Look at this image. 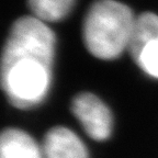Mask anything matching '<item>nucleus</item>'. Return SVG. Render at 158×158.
I'll return each instance as SVG.
<instances>
[{
  "label": "nucleus",
  "mask_w": 158,
  "mask_h": 158,
  "mask_svg": "<svg viewBox=\"0 0 158 158\" xmlns=\"http://www.w3.org/2000/svg\"><path fill=\"white\" fill-rule=\"evenodd\" d=\"M56 37L45 22L21 17L10 29L1 56V86L21 110L40 106L52 84Z\"/></svg>",
  "instance_id": "1"
},
{
  "label": "nucleus",
  "mask_w": 158,
  "mask_h": 158,
  "mask_svg": "<svg viewBox=\"0 0 158 158\" xmlns=\"http://www.w3.org/2000/svg\"><path fill=\"white\" fill-rule=\"evenodd\" d=\"M135 22L126 5L116 0H97L89 8L82 25L87 49L99 59L118 58L128 48Z\"/></svg>",
  "instance_id": "2"
},
{
  "label": "nucleus",
  "mask_w": 158,
  "mask_h": 158,
  "mask_svg": "<svg viewBox=\"0 0 158 158\" xmlns=\"http://www.w3.org/2000/svg\"><path fill=\"white\" fill-rule=\"evenodd\" d=\"M128 53L146 75L158 79V15L144 12L136 18Z\"/></svg>",
  "instance_id": "3"
},
{
  "label": "nucleus",
  "mask_w": 158,
  "mask_h": 158,
  "mask_svg": "<svg viewBox=\"0 0 158 158\" xmlns=\"http://www.w3.org/2000/svg\"><path fill=\"white\" fill-rule=\"evenodd\" d=\"M70 108L92 139L101 142L110 137L113 124L112 114L101 99L90 92H80L74 97Z\"/></svg>",
  "instance_id": "4"
},
{
  "label": "nucleus",
  "mask_w": 158,
  "mask_h": 158,
  "mask_svg": "<svg viewBox=\"0 0 158 158\" xmlns=\"http://www.w3.org/2000/svg\"><path fill=\"white\" fill-rule=\"evenodd\" d=\"M42 151L44 158H88V152L81 139L64 126H55L47 131Z\"/></svg>",
  "instance_id": "5"
},
{
  "label": "nucleus",
  "mask_w": 158,
  "mask_h": 158,
  "mask_svg": "<svg viewBox=\"0 0 158 158\" xmlns=\"http://www.w3.org/2000/svg\"><path fill=\"white\" fill-rule=\"evenodd\" d=\"M0 158H44L42 148L27 132L9 127L0 137Z\"/></svg>",
  "instance_id": "6"
},
{
  "label": "nucleus",
  "mask_w": 158,
  "mask_h": 158,
  "mask_svg": "<svg viewBox=\"0 0 158 158\" xmlns=\"http://www.w3.org/2000/svg\"><path fill=\"white\" fill-rule=\"evenodd\" d=\"M76 0H27L33 17L43 22H57L72 11Z\"/></svg>",
  "instance_id": "7"
}]
</instances>
